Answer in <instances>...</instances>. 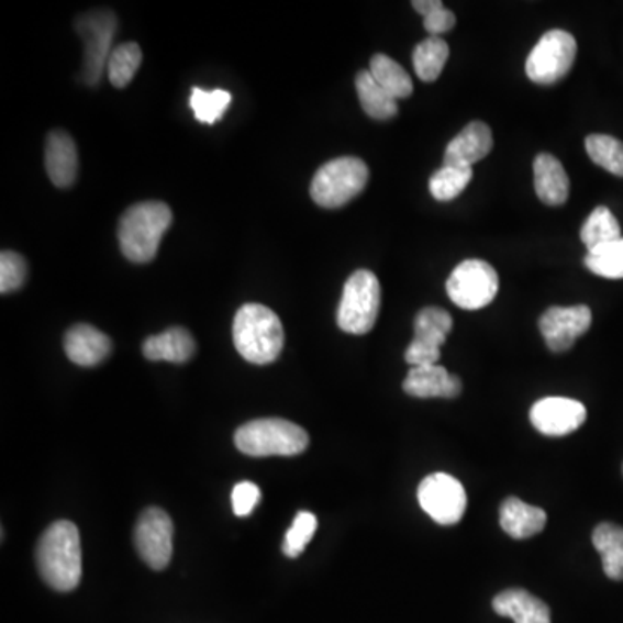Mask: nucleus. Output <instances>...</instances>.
I'll use <instances>...</instances> for the list:
<instances>
[{
  "label": "nucleus",
  "mask_w": 623,
  "mask_h": 623,
  "mask_svg": "<svg viewBox=\"0 0 623 623\" xmlns=\"http://www.w3.org/2000/svg\"><path fill=\"white\" fill-rule=\"evenodd\" d=\"M35 559L47 586L59 592L77 589L82 579V544L77 525L68 520L54 522L42 534Z\"/></svg>",
  "instance_id": "nucleus-1"
},
{
  "label": "nucleus",
  "mask_w": 623,
  "mask_h": 623,
  "mask_svg": "<svg viewBox=\"0 0 623 623\" xmlns=\"http://www.w3.org/2000/svg\"><path fill=\"white\" fill-rule=\"evenodd\" d=\"M493 137L490 126L483 122L466 125L445 149L444 165L472 167L492 152Z\"/></svg>",
  "instance_id": "nucleus-17"
},
{
  "label": "nucleus",
  "mask_w": 623,
  "mask_h": 623,
  "mask_svg": "<svg viewBox=\"0 0 623 623\" xmlns=\"http://www.w3.org/2000/svg\"><path fill=\"white\" fill-rule=\"evenodd\" d=\"M260 498L262 492L258 485L253 483V481H241L231 493L234 514L240 518L249 516L260 502Z\"/></svg>",
  "instance_id": "nucleus-35"
},
{
  "label": "nucleus",
  "mask_w": 623,
  "mask_h": 623,
  "mask_svg": "<svg viewBox=\"0 0 623 623\" xmlns=\"http://www.w3.org/2000/svg\"><path fill=\"white\" fill-rule=\"evenodd\" d=\"M577 57V41L574 35L563 30H550L542 35L529 59L526 75L530 80L541 86H550L567 77Z\"/></svg>",
  "instance_id": "nucleus-7"
},
{
  "label": "nucleus",
  "mask_w": 623,
  "mask_h": 623,
  "mask_svg": "<svg viewBox=\"0 0 623 623\" xmlns=\"http://www.w3.org/2000/svg\"><path fill=\"white\" fill-rule=\"evenodd\" d=\"M233 338L243 359L255 366H267L285 348V327L269 307L246 303L234 318Z\"/></svg>",
  "instance_id": "nucleus-2"
},
{
  "label": "nucleus",
  "mask_w": 623,
  "mask_h": 623,
  "mask_svg": "<svg viewBox=\"0 0 623 623\" xmlns=\"http://www.w3.org/2000/svg\"><path fill=\"white\" fill-rule=\"evenodd\" d=\"M369 71H371L376 82L383 87L388 94L393 96L397 101L412 96V90H414L412 78L399 63L393 62L387 54L372 56Z\"/></svg>",
  "instance_id": "nucleus-25"
},
{
  "label": "nucleus",
  "mask_w": 623,
  "mask_h": 623,
  "mask_svg": "<svg viewBox=\"0 0 623 623\" xmlns=\"http://www.w3.org/2000/svg\"><path fill=\"white\" fill-rule=\"evenodd\" d=\"M448 59V45L442 37L424 38L412 53L414 71L423 82H435Z\"/></svg>",
  "instance_id": "nucleus-26"
},
{
  "label": "nucleus",
  "mask_w": 623,
  "mask_h": 623,
  "mask_svg": "<svg viewBox=\"0 0 623 623\" xmlns=\"http://www.w3.org/2000/svg\"><path fill=\"white\" fill-rule=\"evenodd\" d=\"M589 158L613 176L623 177V143L607 134H592L586 138Z\"/></svg>",
  "instance_id": "nucleus-30"
},
{
  "label": "nucleus",
  "mask_w": 623,
  "mask_h": 623,
  "mask_svg": "<svg viewBox=\"0 0 623 623\" xmlns=\"http://www.w3.org/2000/svg\"><path fill=\"white\" fill-rule=\"evenodd\" d=\"M453 315L438 307L420 310L414 319V340L405 351V363L412 367L436 366L441 360V348L450 331Z\"/></svg>",
  "instance_id": "nucleus-11"
},
{
  "label": "nucleus",
  "mask_w": 623,
  "mask_h": 623,
  "mask_svg": "<svg viewBox=\"0 0 623 623\" xmlns=\"http://www.w3.org/2000/svg\"><path fill=\"white\" fill-rule=\"evenodd\" d=\"M25 258L14 252H2L0 255V291L2 293H13L25 285L26 279Z\"/></svg>",
  "instance_id": "nucleus-34"
},
{
  "label": "nucleus",
  "mask_w": 623,
  "mask_h": 623,
  "mask_svg": "<svg viewBox=\"0 0 623 623\" xmlns=\"http://www.w3.org/2000/svg\"><path fill=\"white\" fill-rule=\"evenodd\" d=\"M587 269L607 279H623V237L587 253Z\"/></svg>",
  "instance_id": "nucleus-32"
},
{
  "label": "nucleus",
  "mask_w": 623,
  "mask_h": 623,
  "mask_svg": "<svg viewBox=\"0 0 623 623\" xmlns=\"http://www.w3.org/2000/svg\"><path fill=\"white\" fill-rule=\"evenodd\" d=\"M418 501L433 522L448 526L465 516L468 496L457 478L447 472H433L421 481Z\"/></svg>",
  "instance_id": "nucleus-10"
},
{
  "label": "nucleus",
  "mask_w": 623,
  "mask_h": 623,
  "mask_svg": "<svg viewBox=\"0 0 623 623\" xmlns=\"http://www.w3.org/2000/svg\"><path fill=\"white\" fill-rule=\"evenodd\" d=\"M592 324V312L587 305L550 307L538 319L544 342L549 351L561 354L586 334Z\"/></svg>",
  "instance_id": "nucleus-13"
},
{
  "label": "nucleus",
  "mask_w": 623,
  "mask_h": 623,
  "mask_svg": "<svg viewBox=\"0 0 623 623\" xmlns=\"http://www.w3.org/2000/svg\"><path fill=\"white\" fill-rule=\"evenodd\" d=\"M493 611L514 623H550V610L525 589H508L493 599Z\"/></svg>",
  "instance_id": "nucleus-21"
},
{
  "label": "nucleus",
  "mask_w": 623,
  "mask_h": 623,
  "mask_svg": "<svg viewBox=\"0 0 623 623\" xmlns=\"http://www.w3.org/2000/svg\"><path fill=\"white\" fill-rule=\"evenodd\" d=\"M234 444L246 456H298L309 447V435L291 421L269 418L243 424L234 435Z\"/></svg>",
  "instance_id": "nucleus-4"
},
{
  "label": "nucleus",
  "mask_w": 623,
  "mask_h": 623,
  "mask_svg": "<svg viewBox=\"0 0 623 623\" xmlns=\"http://www.w3.org/2000/svg\"><path fill=\"white\" fill-rule=\"evenodd\" d=\"M592 544L603 559L608 579L623 580V529L615 523H601L592 534Z\"/></svg>",
  "instance_id": "nucleus-23"
},
{
  "label": "nucleus",
  "mask_w": 623,
  "mask_h": 623,
  "mask_svg": "<svg viewBox=\"0 0 623 623\" xmlns=\"http://www.w3.org/2000/svg\"><path fill=\"white\" fill-rule=\"evenodd\" d=\"M412 8H414L418 13L423 14L424 18L432 14L436 9L444 8V4H442L441 0H414Z\"/></svg>",
  "instance_id": "nucleus-37"
},
{
  "label": "nucleus",
  "mask_w": 623,
  "mask_h": 623,
  "mask_svg": "<svg viewBox=\"0 0 623 623\" xmlns=\"http://www.w3.org/2000/svg\"><path fill=\"white\" fill-rule=\"evenodd\" d=\"M78 35L82 37L84 51L82 80L86 86H98L102 69L110 59L111 42L119 29V21L111 11H92L78 18L75 23Z\"/></svg>",
  "instance_id": "nucleus-9"
},
{
  "label": "nucleus",
  "mask_w": 623,
  "mask_h": 623,
  "mask_svg": "<svg viewBox=\"0 0 623 623\" xmlns=\"http://www.w3.org/2000/svg\"><path fill=\"white\" fill-rule=\"evenodd\" d=\"M315 530H318V518H315V514L309 513V511H300L294 516L293 525L286 532L282 553L291 559L302 556L307 544L314 537Z\"/></svg>",
  "instance_id": "nucleus-33"
},
{
  "label": "nucleus",
  "mask_w": 623,
  "mask_h": 623,
  "mask_svg": "<svg viewBox=\"0 0 623 623\" xmlns=\"http://www.w3.org/2000/svg\"><path fill=\"white\" fill-rule=\"evenodd\" d=\"M141 62H143V51L135 42H126L114 47L108 59V78L113 87L123 89L129 86L134 80Z\"/></svg>",
  "instance_id": "nucleus-28"
},
{
  "label": "nucleus",
  "mask_w": 623,
  "mask_h": 623,
  "mask_svg": "<svg viewBox=\"0 0 623 623\" xmlns=\"http://www.w3.org/2000/svg\"><path fill=\"white\" fill-rule=\"evenodd\" d=\"M379 307H381V286L378 277L371 270H355L340 300L338 321L340 330L348 334H367L378 321Z\"/></svg>",
  "instance_id": "nucleus-6"
},
{
  "label": "nucleus",
  "mask_w": 623,
  "mask_h": 623,
  "mask_svg": "<svg viewBox=\"0 0 623 623\" xmlns=\"http://www.w3.org/2000/svg\"><path fill=\"white\" fill-rule=\"evenodd\" d=\"M499 522L505 534L522 541L541 534L546 526L547 514L537 505L526 504L522 499L508 498L499 510Z\"/></svg>",
  "instance_id": "nucleus-20"
},
{
  "label": "nucleus",
  "mask_w": 623,
  "mask_h": 623,
  "mask_svg": "<svg viewBox=\"0 0 623 623\" xmlns=\"http://www.w3.org/2000/svg\"><path fill=\"white\" fill-rule=\"evenodd\" d=\"M587 411L579 400L567 397H547L534 403L530 421L538 433L546 436H567L577 432L586 421Z\"/></svg>",
  "instance_id": "nucleus-14"
},
{
  "label": "nucleus",
  "mask_w": 623,
  "mask_h": 623,
  "mask_svg": "<svg viewBox=\"0 0 623 623\" xmlns=\"http://www.w3.org/2000/svg\"><path fill=\"white\" fill-rule=\"evenodd\" d=\"M45 170L56 188L74 186L78 174V153L74 138L65 131H54L45 143Z\"/></svg>",
  "instance_id": "nucleus-18"
},
{
  "label": "nucleus",
  "mask_w": 623,
  "mask_h": 623,
  "mask_svg": "<svg viewBox=\"0 0 623 623\" xmlns=\"http://www.w3.org/2000/svg\"><path fill=\"white\" fill-rule=\"evenodd\" d=\"M369 180V168L355 156L334 158L322 165L310 183L312 200L322 208H340L359 196Z\"/></svg>",
  "instance_id": "nucleus-5"
},
{
  "label": "nucleus",
  "mask_w": 623,
  "mask_h": 623,
  "mask_svg": "<svg viewBox=\"0 0 623 623\" xmlns=\"http://www.w3.org/2000/svg\"><path fill=\"white\" fill-rule=\"evenodd\" d=\"M580 240L586 245L587 253L610 245L613 241L622 240L619 221L610 212V208L598 207L591 215L587 216L586 224L580 231Z\"/></svg>",
  "instance_id": "nucleus-27"
},
{
  "label": "nucleus",
  "mask_w": 623,
  "mask_h": 623,
  "mask_svg": "<svg viewBox=\"0 0 623 623\" xmlns=\"http://www.w3.org/2000/svg\"><path fill=\"white\" fill-rule=\"evenodd\" d=\"M534 183L535 192L542 203L549 204V207L567 203L568 194H570V179L558 158L547 153H542L535 158Z\"/></svg>",
  "instance_id": "nucleus-19"
},
{
  "label": "nucleus",
  "mask_w": 623,
  "mask_h": 623,
  "mask_svg": "<svg viewBox=\"0 0 623 623\" xmlns=\"http://www.w3.org/2000/svg\"><path fill=\"white\" fill-rule=\"evenodd\" d=\"M499 276L483 260H465L447 279V294L459 309L480 310L498 297Z\"/></svg>",
  "instance_id": "nucleus-8"
},
{
  "label": "nucleus",
  "mask_w": 623,
  "mask_h": 623,
  "mask_svg": "<svg viewBox=\"0 0 623 623\" xmlns=\"http://www.w3.org/2000/svg\"><path fill=\"white\" fill-rule=\"evenodd\" d=\"M233 96L224 89L204 90L200 87L192 89L189 107L194 111L196 120L207 125L221 122L227 108L231 107Z\"/></svg>",
  "instance_id": "nucleus-29"
},
{
  "label": "nucleus",
  "mask_w": 623,
  "mask_h": 623,
  "mask_svg": "<svg viewBox=\"0 0 623 623\" xmlns=\"http://www.w3.org/2000/svg\"><path fill=\"white\" fill-rule=\"evenodd\" d=\"M423 25L432 37H441L442 33L456 26V14L445 8L436 9L429 16H424Z\"/></svg>",
  "instance_id": "nucleus-36"
},
{
  "label": "nucleus",
  "mask_w": 623,
  "mask_h": 623,
  "mask_svg": "<svg viewBox=\"0 0 623 623\" xmlns=\"http://www.w3.org/2000/svg\"><path fill=\"white\" fill-rule=\"evenodd\" d=\"M403 391L415 399H456L463 391V383L457 376L450 375L445 367H411L408 378L403 379Z\"/></svg>",
  "instance_id": "nucleus-15"
},
{
  "label": "nucleus",
  "mask_w": 623,
  "mask_h": 623,
  "mask_svg": "<svg viewBox=\"0 0 623 623\" xmlns=\"http://www.w3.org/2000/svg\"><path fill=\"white\" fill-rule=\"evenodd\" d=\"M66 355L71 363L80 367H94L110 357L111 340L108 334L96 330L90 324H77L65 334Z\"/></svg>",
  "instance_id": "nucleus-16"
},
{
  "label": "nucleus",
  "mask_w": 623,
  "mask_h": 623,
  "mask_svg": "<svg viewBox=\"0 0 623 623\" xmlns=\"http://www.w3.org/2000/svg\"><path fill=\"white\" fill-rule=\"evenodd\" d=\"M196 352L194 338L183 327H168L164 333L146 338L143 354L147 360H165V363L183 364L191 360Z\"/></svg>",
  "instance_id": "nucleus-22"
},
{
  "label": "nucleus",
  "mask_w": 623,
  "mask_h": 623,
  "mask_svg": "<svg viewBox=\"0 0 623 623\" xmlns=\"http://www.w3.org/2000/svg\"><path fill=\"white\" fill-rule=\"evenodd\" d=\"M174 221L168 204L162 201H141L132 204L119 224L120 249L126 260L147 264L156 257L162 237Z\"/></svg>",
  "instance_id": "nucleus-3"
},
{
  "label": "nucleus",
  "mask_w": 623,
  "mask_h": 623,
  "mask_svg": "<svg viewBox=\"0 0 623 623\" xmlns=\"http://www.w3.org/2000/svg\"><path fill=\"white\" fill-rule=\"evenodd\" d=\"M360 107L375 120H390L399 113V104L393 96L376 82L371 71H360L355 78Z\"/></svg>",
  "instance_id": "nucleus-24"
},
{
  "label": "nucleus",
  "mask_w": 623,
  "mask_h": 623,
  "mask_svg": "<svg viewBox=\"0 0 623 623\" xmlns=\"http://www.w3.org/2000/svg\"><path fill=\"white\" fill-rule=\"evenodd\" d=\"M472 179L471 167H453L444 165L430 179V192L436 201L456 200L460 192L468 188Z\"/></svg>",
  "instance_id": "nucleus-31"
},
{
  "label": "nucleus",
  "mask_w": 623,
  "mask_h": 623,
  "mask_svg": "<svg viewBox=\"0 0 623 623\" xmlns=\"http://www.w3.org/2000/svg\"><path fill=\"white\" fill-rule=\"evenodd\" d=\"M134 542L138 556L147 567L153 570L167 568L174 553V523L170 516L159 508H147L138 516Z\"/></svg>",
  "instance_id": "nucleus-12"
}]
</instances>
